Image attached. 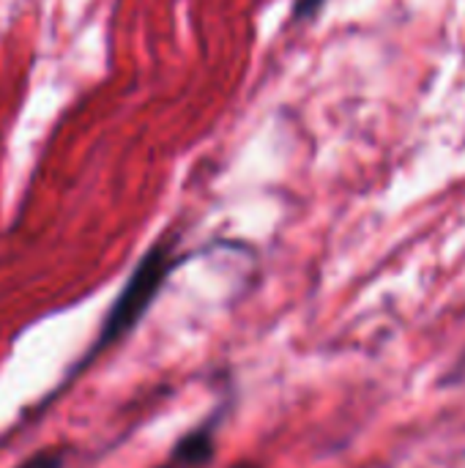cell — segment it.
Segmentation results:
<instances>
[{
	"label": "cell",
	"mask_w": 465,
	"mask_h": 468,
	"mask_svg": "<svg viewBox=\"0 0 465 468\" xmlns=\"http://www.w3.org/2000/svg\"><path fill=\"white\" fill-rule=\"evenodd\" d=\"M323 3H326V0H296V5H293V19H307V16H312Z\"/></svg>",
	"instance_id": "cell-4"
},
{
	"label": "cell",
	"mask_w": 465,
	"mask_h": 468,
	"mask_svg": "<svg viewBox=\"0 0 465 468\" xmlns=\"http://www.w3.org/2000/svg\"><path fill=\"white\" fill-rule=\"evenodd\" d=\"M238 468H241V466H238ZM244 468H249V466H244Z\"/></svg>",
	"instance_id": "cell-5"
},
{
	"label": "cell",
	"mask_w": 465,
	"mask_h": 468,
	"mask_svg": "<svg viewBox=\"0 0 465 468\" xmlns=\"http://www.w3.org/2000/svg\"><path fill=\"white\" fill-rule=\"evenodd\" d=\"M217 447V420H208L189 431L170 452V458L159 468H200L214 458Z\"/></svg>",
	"instance_id": "cell-2"
},
{
	"label": "cell",
	"mask_w": 465,
	"mask_h": 468,
	"mask_svg": "<svg viewBox=\"0 0 465 468\" xmlns=\"http://www.w3.org/2000/svg\"><path fill=\"white\" fill-rule=\"evenodd\" d=\"M181 252H178V244L175 239H162L156 241L143 258L140 263L134 266V271L129 274L126 285L121 288L118 299L112 302L104 324H101V332L90 348V356L101 354L104 348L121 343L137 324L140 318L148 313V307L153 304V299L159 296V291L164 288L167 277L181 266Z\"/></svg>",
	"instance_id": "cell-1"
},
{
	"label": "cell",
	"mask_w": 465,
	"mask_h": 468,
	"mask_svg": "<svg viewBox=\"0 0 465 468\" xmlns=\"http://www.w3.org/2000/svg\"><path fill=\"white\" fill-rule=\"evenodd\" d=\"M22 468H63V452H52V450L38 452V455H33Z\"/></svg>",
	"instance_id": "cell-3"
}]
</instances>
